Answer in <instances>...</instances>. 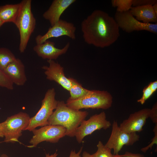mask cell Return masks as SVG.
Instances as JSON below:
<instances>
[{
	"instance_id": "cell-2",
	"label": "cell",
	"mask_w": 157,
	"mask_h": 157,
	"mask_svg": "<svg viewBox=\"0 0 157 157\" xmlns=\"http://www.w3.org/2000/svg\"><path fill=\"white\" fill-rule=\"evenodd\" d=\"M55 110L48 119V125L63 126L66 129V135L71 137H75L77 129L88 115L87 111L69 108L63 101H58Z\"/></svg>"
},
{
	"instance_id": "cell-30",
	"label": "cell",
	"mask_w": 157,
	"mask_h": 157,
	"mask_svg": "<svg viewBox=\"0 0 157 157\" xmlns=\"http://www.w3.org/2000/svg\"><path fill=\"white\" fill-rule=\"evenodd\" d=\"M153 92L154 93L157 89V81L150 82L148 85Z\"/></svg>"
},
{
	"instance_id": "cell-8",
	"label": "cell",
	"mask_w": 157,
	"mask_h": 157,
	"mask_svg": "<svg viewBox=\"0 0 157 157\" xmlns=\"http://www.w3.org/2000/svg\"><path fill=\"white\" fill-rule=\"evenodd\" d=\"M114 18L119 28L127 33L145 31L157 34V23L140 22L132 15L130 10L122 12L116 11Z\"/></svg>"
},
{
	"instance_id": "cell-11",
	"label": "cell",
	"mask_w": 157,
	"mask_h": 157,
	"mask_svg": "<svg viewBox=\"0 0 157 157\" xmlns=\"http://www.w3.org/2000/svg\"><path fill=\"white\" fill-rule=\"evenodd\" d=\"M76 28L72 23L60 19L56 24L51 26L43 35H38L35 38L37 44L43 43L52 38H58L66 36L74 40L76 38Z\"/></svg>"
},
{
	"instance_id": "cell-17",
	"label": "cell",
	"mask_w": 157,
	"mask_h": 157,
	"mask_svg": "<svg viewBox=\"0 0 157 157\" xmlns=\"http://www.w3.org/2000/svg\"><path fill=\"white\" fill-rule=\"evenodd\" d=\"M131 13L138 21L145 23H157V15L152 6L148 5L132 7L130 10Z\"/></svg>"
},
{
	"instance_id": "cell-26",
	"label": "cell",
	"mask_w": 157,
	"mask_h": 157,
	"mask_svg": "<svg viewBox=\"0 0 157 157\" xmlns=\"http://www.w3.org/2000/svg\"><path fill=\"white\" fill-rule=\"evenodd\" d=\"M157 3L156 0H133V7L150 5L153 6Z\"/></svg>"
},
{
	"instance_id": "cell-18",
	"label": "cell",
	"mask_w": 157,
	"mask_h": 157,
	"mask_svg": "<svg viewBox=\"0 0 157 157\" xmlns=\"http://www.w3.org/2000/svg\"><path fill=\"white\" fill-rule=\"evenodd\" d=\"M22 3L7 4L0 6V18L4 23H15L20 13Z\"/></svg>"
},
{
	"instance_id": "cell-24",
	"label": "cell",
	"mask_w": 157,
	"mask_h": 157,
	"mask_svg": "<svg viewBox=\"0 0 157 157\" xmlns=\"http://www.w3.org/2000/svg\"><path fill=\"white\" fill-rule=\"evenodd\" d=\"M153 93H154L148 85L144 88L143 90L142 95L140 98L137 100V102L143 105Z\"/></svg>"
},
{
	"instance_id": "cell-33",
	"label": "cell",
	"mask_w": 157,
	"mask_h": 157,
	"mask_svg": "<svg viewBox=\"0 0 157 157\" xmlns=\"http://www.w3.org/2000/svg\"><path fill=\"white\" fill-rule=\"evenodd\" d=\"M152 7L154 12L157 15V3L153 5Z\"/></svg>"
},
{
	"instance_id": "cell-12",
	"label": "cell",
	"mask_w": 157,
	"mask_h": 157,
	"mask_svg": "<svg viewBox=\"0 0 157 157\" xmlns=\"http://www.w3.org/2000/svg\"><path fill=\"white\" fill-rule=\"evenodd\" d=\"M150 110L144 108L130 114L127 119L120 124V128L129 133L141 132L147 119L149 118Z\"/></svg>"
},
{
	"instance_id": "cell-27",
	"label": "cell",
	"mask_w": 157,
	"mask_h": 157,
	"mask_svg": "<svg viewBox=\"0 0 157 157\" xmlns=\"http://www.w3.org/2000/svg\"><path fill=\"white\" fill-rule=\"evenodd\" d=\"M153 123L157 124V104H155L151 109L149 117Z\"/></svg>"
},
{
	"instance_id": "cell-28",
	"label": "cell",
	"mask_w": 157,
	"mask_h": 157,
	"mask_svg": "<svg viewBox=\"0 0 157 157\" xmlns=\"http://www.w3.org/2000/svg\"><path fill=\"white\" fill-rule=\"evenodd\" d=\"M115 155L116 157H145L144 155L140 154L134 153L128 151L122 155Z\"/></svg>"
},
{
	"instance_id": "cell-36",
	"label": "cell",
	"mask_w": 157,
	"mask_h": 157,
	"mask_svg": "<svg viewBox=\"0 0 157 157\" xmlns=\"http://www.w3.org/2000/svg\"><path fill=\"white\" fill-rule=\"evenodd\" d=\"M1 157H9L6 154H3L1 155Z\"/></svg>"
},
{
	"instance_id": "cell-14",
	"label": "cell",
	"mask_w": 157,
	"mask_h": 157,
	"mask_svg": "<svg viewBox=\"0 0 157 157\" xmlns=\"http://www.w3.org/2000/svg\"><path fill=\"white\" fill-rule=\"evenodd\" d=\"M55 43L48 40L40 44H37L33 49L39 57L43 59L54 60L60 56L65 53L70 46L68 42L62 49L56 47Z\"/></svg>"
},
{
	"instance_id": "cell-10",
	"label": "cell",
	"mask_w": 157,
	"mask_h": 157,
	"mask_svg": "<svg viewBox=\"0 0 157 157\" xmlns=\"http://www.w3.org/2000/svg\"><path fill=\"white\" fill-rule=\"evenodd\" d=\"M32 131L33 136L29 141V148L36 147L40 143L46 141L52 143L58 142L60 139L66 135V129L62 126L48 125Z\"/></svg>"
},
{
	"instance_id": "cell-1",
	"label": "cell",
	"mask_w": 157,
	"mask_h": 157,
	"mask_svg": "<svg viewBox=\"0 0 157 157\" xmlns=\"http://www.w3.org/2000/svg\"><path fill=\"white\" fill-rule=\"evenodd\" d=\"M81 29L84 41L98 47L110 46L120 36L119 28L114 18L99 10H94L83 20Z\"/></svg>"
},
{
	"instance_id": "cell-35",
	"label": "cell",
	"mask_w": 157,
	"mask_h": 157,
	"mask_svg": "<svg viewBox=\"0 0 157 157\" xmlns=\"http://www.w3.org/2000/svg\"><path fill=\"white\" fill-rule=\"evenodd\" d=\"M4 22L0 18V27L4 24Z\"/></svg>"
},
{
	"instance_id": "cell-3",
	"label": "cell",
	"mask_w": 157,
	"mask_h": 157,
	"mask_svg": "<svg viewBox=\"0 0 157 157\" xmlns=\"http://www.w3.org/2000/svg\"><path fill=\"white\" fill-rule=\"evenodd\" d=\"M112 102V96L107 91L92 90L79 98L71 99L68 98L66 104L69 108L76 110L88 108L106 110L111 107Z\"/></svg>"
},
{
	"instance_id": "cell-23",
	"label": "cell",
	"mask_w": 157,
	"mask_h": 157,
	"mask_svg": "<svg viewBox=\"0 0 157 157\" xmlns=\"http://www.w3.org/2000/svg\"><path fill=\"white\" fill-rule=\"evenodd\" d=\"M13 84L7 75L0 69V86L13 90Z\"/></svg>"
},
{
	"instance_id": "cell-16",
	"label": "cell",
	"mask_w": 157,
	"mask_h": 157,
	"mask_svg": "<svg viewBox=\"0 0 157 157\" xmlns=\"http://www.w3.org/2000/svg\"><path fill=\"white\" fill-rule=\"evenodd\" d=\"M13 84L24 85L27 81L24 65L19 58L10 63L3 70Z\"/></svg>"
},
{
	"instance_id": "cell-4",
	"label": "cell",
	"mask_w": 157,
	"mask_h": 157,
	"mask_svg": "<svg viewBox=\"0 0 157 157\" xmlns=\"http://www.w3.org/2000/svg\"><path fill=\"white\" fill-rule=\"evenodd\" d=\"M22 7L19 14L14 24L19 31L20 42L19 50L21 53L25 51L31 36L36 25V19L31 9V1H21Z\"/></svg>"
},
{
	"instance_id": "cell-25",
	"label": "cell",
	"mask_w": 157,
	"mask_h": 157,
	"mask_svg": "<svg viewBox=\"0 0 157 157\" xmlns=\"http://www.w3.org/2000/svg\"><path fill=\"white\" fill-rule=\"evenodd\" d=\"M153 131L154 136L151 140V142L147 146L141 149V151L143 153H145L149 149H151L154 145L157 144V124H155Z\"/></svg>"
},
{
	"instance_id": "cell-13",
	"label": "cell",
	"mask_w": 157,
	"mask_h": 157,
	"mask_svg": "<svg viewBox=\"0 0 157 157\" xmlns=\"http://www.w3.org/2000/svg\"><path fill=\"white\" fill-rule=\"evenodd\" d=\"M48 66H44L42 69L46 78L50 81H53L61 85L64 89L69 91L71 83L69 78L67 77L64 72V68L54 60H47Z\"/></svg>"
},
{
	"instance_id": "cell-31",
	"label": "cell",
	"mask_w": 157,
	"mask_h": 157,
	"mask_svg": "<svg viewBox=\"0 0 157 157\" xmlns=\"http://www.w3.org/2000/svg\"><path fill=\"white\" fill-rule=\"evenodd\" d=\"M82 157H92V155L88 152L84 151L83 153Z\"/></svg>"
},
{
	"instance_id": "cell-15",
	"label": "cell",
	"mask_w": 157,
	"mask_h": 157,
	"mask_svg": "<svg viewBox=\"0 0 157 157\" xmlns=\"http://www.w3.org/2000/svg\"><path fill=\"white\" fill-rule=\"evenodd\" d=\"M76 1L75 0H53L48 10L43 14V17L49 22L51 26H52L60 20L66 9Z\"/></svg>"
},
{
	"instance_id": "cell-21",
	"label": "cell",
	"mask_w": 157,
	"mask_h": 157,
	"mask_svg": "<svg viewBox=\"0 0 157 157\" xmlns=\"http://www.w3.org/2000/svg\"><path fill=\"white\" fill-rule=\"evenodd\" d=\"M133 0H112V6L117 7V11L122 12L130 10L132 7Z\"/></svg>"
},
{
	"instance_id": "cell-34",
	"label": "cell",
	"mask_w": 157,
	"mask_h": 157,
	"mask_svg": "<svg viewBox=\"0 0 157 157\" xmlns=\"http://www.w3.org/2000/svg\"><path fill=\"white\" fill-rule=\"evenodd\" d=\"M3 137V136L2 133L1 123H0V137L2 138Z\"/></svg>"
},
{
	"instance_id": "cell-19",
	"label": "cell",
	"mask_w": 157,
	"mask_h": 157,
	"mask_svg": "<svg viewBox=\"0 0 157 157\" xmlns=\"http://www.w3.org/2000/svg\"><path fill=\"white\" fill-rule=\"evenodd\" d=\"M69 78L71 86L69 91L70 96L69 98L71 99H76L83 96L88 92L89 90L83 87L75 79L71 77Z\"/></svg>"
},
{
	"instance_id": "cell-7",
	"label": "cell",
	"mask_w": 157,
	"mask_h": 157,
	"mask_svg": "<svg viewBox=\"0 0 157 157\" xmlns=\"http://www.w3.org/2000/svg\"><path fill=\"white\" fill-rule=\"evenodd\" d=\"M112 125L110 136L105 145L113 149L114 155L119 154L124 145H132L139 140L140 136L136 133H129L122 130L117 121L114 120Z\"/></svg>"
},
{
	"instance_id": "cell-29",
	"label": "cell",
	"mask_w": 157,
	"mask_h": 157,
	"mask_svg": "<svg viewBox=\"0 0 157 157\" xmlns=\"http://www.w3.org/2000/svg\"><path fill=\"white\" fill-rule=\"evenodd\" d=\"M83 147H81L78 151L76 153L74 150H72L71 151L69 157H81L80 154L82 151Z\"/></svg>"
},
{
	"instance_id": "cell-9",
	"label": "cell",
	"mask_w": 157,
	"mask_h": 157,
	"mask_svg": "<svg viewBox=\"0 0 157 157\" xmlns=\"http://www.w3.org/2000/svg\"><path fill=\"white\" fill-rule=\"evenodd\" d=\"M111 126L110 122L106 119L105 113L103 111L92 116L87 120L83 121L76 130L75 137L77 142L81 143L85 136L96 130L107 129Z\"/></svg>"
},
{
	"instance_id": "cell-20",
	"label": "cell",
	"mask_w": 157,
	"mask_h": 157,
	"mask_svg": "<svg viewBox=\"0 0 157 157\" xmlns=\"http://www.w3.org/2000/svg\"><path fill=\"white\" fill-rule=\"evenodd\" d=\"M16 58L14 54L8 49L0 48V69L3 71Z\"/></svg>"
},
{
	"instance_id": "cell-32",
	"label": "cell",
	"mask_w": 157,
	"mask_h": 157,
	"mask_svg": "<svg viewBox=\"0 0 157 157\" xmlns=\"http://www.w3.org/2000/svg\"><path fill=\"white\" fill-rule=\"evenodd\" d=\"M58 154L56 152L53 154L50 155L49 153L45 154V157H57Z\"/></svg>"
},
{
	"instance_id": "cell-5",
	"label": "cell",
	"mask_w": 157,
	"mask_h": 157,
	"mask_svg": "<svg viewBox=\"0 0 157 157\" xmlns=\"http://www.w3.org/2000/svg\"><path fill=\"white\" fill-rule=\"evenodd\" d=\"M30 118L27 113L20 112L1 123L4 141L12 143L19 142V138L22 135V131L25 130L28 126Z\"/></svg>"
},
{
	"instance_id": "cell-6",
	"label": "cell",
	"mask_w": 157,
	"mask_h": 157,
	"mask_svg": "<svg viewBox=\"0 0 157 157\" xmlns=\"http://www.w3.org/2000/svg\"><path fill=\"white\" fill-rule=\"evenodd\" d=\"M56 94L54 88L47 90L42 101L40 108L34 116L30 118L25 130L32 131L38 127L48 125V119L56 109L58 103L55 99Z\"/></svg>"
},
{
	"instance_id": "cell-22",
	"label": "cell",
	"mask_w": 157,
	"mask_h": 157,
	"mask_svg": "<svg viewBox=\"0 0 157 157\" xmlns=\"http://www.w3.org/2000/svg\"><path fill=\"white\" fill-rule=\"evenodd\" d=\"M97 147V150L92 155V157H116L111 153V149L104 144L101 141H99Z\"/></svg>"
}]
</instances>
